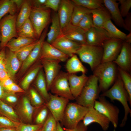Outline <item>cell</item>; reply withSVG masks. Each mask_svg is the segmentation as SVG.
I'll list each match as a JSON object with an SVG mask.
<instances>
[{
	"instance_id": "cell-1",
	"label": "cell",
	"mask_w": 131,
	"mask_h": 131,
	"mask_svg": "<svg viewBox=\"0 0 131 131\" xmlns=\"http://www.w3.org/2000/svg\"><path fill=\"white\" fill-rule=\"evenodd\" d=\"M100 96L107 97L111 100H117L121 103L124 108V115L120 126L125 124L128 115H131V110L129 106L130 99L128 94L118 73L116 79L113 85L110 89L103 92Z\"/></svg>"
},
{
	"instance_id": "cell-2",
	"label": "cell",
	"mask_w": 131,
	"mask_h": 131,
	"mask_svg": "<svg viewBox=\"0 0 131 131\" xmlns=\"http://www.w3.org/2000/svg\"><path fill=\"white\" fill-rule=\"evenodd\" d=\"M93 72L98 80L100 91L103 92L114 83L118 74V67L113 62L101 63Z\"/></svg>"
},
{
	"instance_id": "cell-3",
	"label": "cell",
	"mask_w": 131,
	"mask_h": 131,
	"mask_svg": "<svg viewBox=\"0 0 131 131\" xmlns=\"http://www.w3.org/2000/svg\"><path fill=\"white\" fill-rule=\"evenodd\" d=\"M98 80L94 75L88 78L79 96L76 99L77 103L87 107L94 106L95 101L99 96Z\"/></svg>"
},
{
	"instance_id": "cell-4",
	"label": "cell",
	"mask_w": 131,
	"mask_h": 131,
	"mask_svg": "<svg viewBox=\"0 0 131 131\" xmlns=\"http://www.w3.org/2000/svg\"><path fill=\"white\" fill-rule=\"evenodd\" d=\"M88 110V107L77 103L69 102L67 104L61 122L67 129L76 127L83 120Z\"/></svg>"
},
{
	"instance_id": "cell-5",
	"label": "cell",
	"mask_w": 131,
	"mask_h": 131,
	"mask_svg": "<svg viewBox=\"0 0 131 131\" xmlns=\"http://www.w3.org/2000/svg\"><path fill=\"white\" fill-rule=\"evenodd\" d=\"M102 47L87 44H82L76 52L82 62L88 64L92 71L101 63Z\"/></svg>"
},
{
	"instance_id": "cell-6",
	"label": "cell",
	"mask_w": 131,
	"mask_h": 131,
	"mask_svg": "<svg viewBox=\"0 0 131 131\" xmlns=\"http://www.w3.org/2000/svg\"><path fill=\"white\" fill-rule=\"evenodd\" d=\"M50 9L45 7H31L29 19L38 40L50 21Z\"/></svg>"
},
{
	"instance_id": "cell-7",
	"label": "cell",
	"mask_w": 131,
	"mask_h": 131,
	"mask_svg": "<svg viewBox=\"0 0 131 131\" xmlns=\"http://www.w3.org/2000/svg\"><path fill=\"white\" fill-rule=\"evenodd\" d=\"M17 16L16 14H9L4 16L0 21L1 49L5 47L7 44L12 39L18 37L16 25Z\"/></svg>"
},
{
	"instance_id": "cell-8",
	"label": "cell",
	"mask_w": 131,
	"mask_h": 131,
	"mask_svg": "<svg viewBox=\"0 0 131 131\" xmlns=\"http://www.w3.org/2000/svg\"><path fill=\"white\" fill-rule=\"evenodd\" d=\"M98 99L95 101L94 107L107 118L116 128L118 124L119 109L107 100L105 97L100 96Z\"/></svg>"
},
{
	"instance_id": "cell-9",
	"label": "cell",
	"mask_w": 131,
	"mask_h": 131,
	"mask_svg": "<svg viewBox=\"0 0 131 131\" xmlns=\"http://www.w3.org/2000/svg\"><path fill=\"white\" fill-rule=\"evenodd\" d=\"M68 75L67 73L60 71L52 82L49 90L52 94L69 100H74L75 99L70 90Z\"/></svg>"
},
{
	"instance_id": "cell-10",
	"label": "cell",
	"mask_w": 131,
	"mask_h": 131,
	"mask_svg": "<svg viewBox=\"0 0 131 131\" xmlns=\"http://www.w3.org/2000/svg\"><path fill=\"white\" fill-rule=\"evenodd\" d=\"M50 98L45 105L57 122H61L69 100L49 93Z\"/></svg>"
},
{
	"instance_id": "cell-11",
	"label": "cell",
	"mask_w": 131,
	"mask_h": 131,
	"mask_svg": "<svg viewBox=\"0 0 131 131\" xmlns=\"http://www.w3.org/2000/svg\"><path fill=\"white\" fill-rule=\"evenodd\" d=\"M123 41L110 38L104 43L102 48L103 54L101 63L113 62L121 51Z\"/></svg>"
},
{
	"instance_id": "cell-12",
	"label": "cell",
	"mask_w": 131,
	"mask_h": 131,
	"mask_svg": "<svg viewBox=\"0 0 131 131\" xmlns=\"http://www.w3.org/2000/svg\"><path fill=\"white\" fill-rule=\"evenodd\" d=\"M40 59L42 67L44 69L48 91L50 90L53 81L60 71L61 66L60 63L61 61L57 60Z\"/></svg>"
},
{
	"instance_id": "cell-13",
	"label": "cell",
	"mask_w": 131,
	"mask_h": 131,
	"mask_svg": "<svg viewBox=\"0 0 131 131\" xmlns=\"http://www.w3.org/2000/svg\"><path fill=\"white\" fill-rule=\"evenodd\" d=\"M85 34L86 44L101 47L111 38L105 29L94 26L86 32Z\"/></svg>"
},
{
	"instance_id": "cell-14",
	"label": "cell",
	"mask_w": 131,
	"mask_h": 131,
	"mask_svg": "<svg viewBox=\"0 0 131 131\" xmlns=\"http://www.w3.org/2000/svg\"><path fill=\"white\" fill-rule=\"evenodd\" d=\"M88 108V111L83 120L84 125L87 127L92 123H96L99 124L103 130H107L110 123L109 119L96 110L93 106H90Z\"/></svg>"
},
{
	"instance_id": "cell-15",
	"label": "cell",
	"mask_w": 131,
	"mask_h": 131,
	"mask_svg": "<svg viewBox=\"0 0 131 131\" xmlns=\"http://www.w3.org/2000/svg\"><path fill=\"white\" fill-rule=\"evenodd\" d=\"M51 44L69 57L76 54L82 45L65 37L61 34Z\"/></svg>"
},
{
	"instance_id": "cell-16",
	"label": "cell",
	"mask_w": 131,
	"mask_h": 131,
	"mask_svg": "<svg viewBox=\"0 0 131 131\" xmlns=\"http://www.w3.org/2000/svg\"><path fill=\"white\" fill-rule=\"evenodd\" d=\"M85 32L70 22L61 30V34L65 37L81 44H86Z\"/></svg>"
},
{
	"instance_id": "cell-17",
	"label": "cell",
	"mask_w": 131,
	"mask_h": 131,
	"mask_svg": "<svg viewBox=\"0 0 131 131\" xmlns=\"http://www.w3.org/2000/svg\"><path fill=\"white\" fill-rule=\"evenodd\" d=\"M113 62L118 67L130 73L131 71V44L123 41L119 55Z\"/></svg>"
},
{
	"instance_id": "cell-18",
	"label": "cell",
	"mask_w": 131,
	"mask_h": 131,
	"mask_svg": "<svg viewBox=\"0 0 131 131\" xmlns=\"http://www.w3.org/2000/svg\"><path fill=\"white\" fill-rule=\"evenodd\" d=\"M69 57L46 41L43 42L39 59L57 60L64 62Z\"/></svg>"
},
{
	"instance_id": "cell-19",
	"label": "cell",
	"mask_w": 131,
	"mask_h": 131,
	"mask_svg": "<svg viewBox=\"0 0 131 131\" xmlns=\"http://www.w3.org/2000/svg\"><path fill=\"white\" fill-rule=\"evenodd\" d=\"M74 5L72 0H61L57 13L61 30L70 22Z\"/></svg>"
},
{
	"instance_id": "cell-20",
	"label": "cell",
	"mask_w": 131,
	"mask_h": 131,
	"mask_svg": "<svg viewBox=\"0 0 131 131\" xmlns=\"http://www.w3.org/2000/svg\"><path fill=\"white\" fill-rule=\"evenodd\" d=\"M48 27L44 30L38 41L33 49L25 59L23 62L21 71L24 72L33 63L39 59L43 42L47 36Z\"/></svg>"
},
{
	"instance_id": "cell-21",
	"label": "cell",
	"mask_w": 131,
	"mask_h": 131,
	"mask_svg": "<svg viewBox=\"0 0 131 131\" xmlns=\"http://www.w3.org/2000/svg\"><path fill=\"white\" fill-rule=\"evenodd\" d=\"M88 77L85 74H82L79 76L75 74H68L69 85L72 94L75 100L80 94Z\"/></svg>"
},
{
	"instance_id": "cell-22",
	"label": "cell",
	"mask_w": 131,
	"mask_h": 131,
	"mask_svg": "<svg viewBox=\"0 0 131 131\" xmlns=\"http://www.w3.org/2000/svg\"><path fill=\"white\" fill-rule=\"evenodd\" d=\"M116 0H103L104 5L109 12L115 23L120 27L124 28V20L119 8V3Z\"/></svg>"
},
{
	"instance_id": "cell-23",
	"label": "cell",
	"mask_w": 131,
	"mask_h": 131,
	"mask_svg": "<svg viewBox=\"0 0 131 131\" xmlns=\"http://www.w3.org/2000/svg\"><path fill=\"white\" fill-rule=\"evenodd\" d=\"M36 108L32 105L29 99L24 96L22 98L19 106L18 111L23 120L30 123L32 122L33 115Z\"/></svg>"
},
{
	"instance_id": "cell-24",
	"label": "cell",
	"mask_w": 131,
	"mask_h": 131,
	"mask_svg": "<svg viewBox=\"0 0 131 131\" xmlns=\"http://www.w3.org/2000/svg\"><path fill=\"white\" fill-rule=\"evenodd\" d=\"M5 62L6 69L9 77L11 79L14 78L20 67L21 63L15 52L9 50L6 53Z\"/></svg>"
},
{
	"instance_id": "cell-25",
	"label": "cell",
	"mask_w": 131,
	"mask_h": 131,
	"mask_svg": "<svg viewBox=\"0 0 131 131\" xmlns=\"http://www.w3.org/2000/svg\"><path fill=\"white\" fill-rule=\"evenodd\" d=\"M91 14L94 26L103 28L104 23L108 20L111 19L110 15L106 8L91 10Z\"/></svg>"
},
{
	"instance_id": "cell-26",
	"label": "cell",
	"mask_w": 131,
	"mask_h": 131,
	"mask_svg": "<svg viewBox=\"0 0 131 131\" xmlns=\"http://www.w3.org/2000/svg\"><path fill=\"white\" fill-rule=\"evenodd\" d=\"M66 68L67 73L69 74H75L79 72L86 74L87 71V68L82 64L76 54L67 60Z\"/></svg>"
},
{
	"instance_id": "cell-27",
	"label": "cell",
	"mask_w": 131,
	"mask_h": 131,
	"mask_svg": "<svg viewBox=\"0 0 131 131\" xmlns=\"http://www.w3.org/2000/svg\"><path fill=\"white\" fill-rule=\"evenodd\" d=\"M36 77L35 84L36 90L46 103L49 100L50 96L49 93L48 92L44 74L42 68Z\"/></svg>"
},
{
	"instance_id": "cell-28",
	"label": "cell",
	"mask_w": 131,
	"mask_h": 131,
	"mask_svg": "<svg viewBox=\"0 0 131 131\" xmlns=\"http://www.w3.org/2000/svg\"><path fill=\"white\" fill-rule=\"evenodd\" d=\"M61 29L57 13H56L53 15L52 23L50 29L47 34L46 41L51 44L60 34Z\"/></svg>"
},
{
	"instance_id": "cell-29",
	"label": "cell",
	"mask_w": 131,
	"mask_h": 131,
	"mask_svg": "<svg viewBox=\"0 0 131 131\" xmlns=\"http://www.w3.org/2000/svg\"><path fill=\"white\" fill-rule=\"evenodd\" d=\"M37 40L18 36L16 38H13L7 44L6 47L9 50L15 52L24 47L32 43Z\"/></svg>"
},
{
	"instance_id": "cell-30",
	"label": "cell",
	"mask_w": 131,
	"mask_h": 131,
	"mask_svg": "<svg viewBox=\"0 0 131 131\" xmlns=\"http://www.w3.org/2000/svg\"><path fill=\"white\" fill-rule=\"evenodd\" d=\"M31 9V6L30 0H24L19 14L17 16L16 22L17 29L29 18Z\"/></svg>"
},
{
	"instance_id": "cell-31",
	"label": "cell",
	"mask_w": 131,
	"mask_h": 131,
	"mask_svg": "<svg viewBox=\"0 0 131 131\" xmlns=\"http://www.w3.org/2000/svg\"><path fill=\"white\" fill-rule=\"evenodd\" d=\"M103 28L108 33L110 37L125 41L127 35L117 28L112 22L111 19L104 24Z\"/></svg>"
},
{
	"instance_id": "cell-32",
	"label": "cell",
	"mask_w": 131,
	"mask_h": 131,
	"mask_svg": "<svg viewBox=\"0 0 131 131\" xmlns=\"http://www.w3.org/2000/svg\"><path fill=\"white\" fill-rule=\"evenodd\" d=\"M17 32L18 36L38 40L36 38L33 27L29 18L17 29Z\"/></svg>"
},
{
	"instance_id": "cell-33",
	"label": "cell",
	"mask_w": 131,
	"mask_h": 131,
	"mask_svg": "<svg viewBox=\"0 0 131 131\" xmlns=\"http://www.w3.org/2000/svg\"><path fill=\"white\" fill-rule=\"evenodd\" d=\"M91 10L83 6L75 5L70 22L73 25L77 26L86 15L90 13Z\"/></svg>"
},
{
	"instance_id": "cell-34",
	"label": "cell",
	"mask_w": 131,
	"mask_h": 131,
	"mask_svg": "<svg viewBox=\"0 0 131 131\" xmlns=\"http://www.w3.org/2000/svg\"><path fill=\"white\" fill-rule=\"evenodd\" d=\"M17 11V7L12 0H0V21L7 14L14 15Z\"/></svg>"
},
{
	"instance_id": "cell-35",
	"label": "cell",
	"mask_w": 131,
	"mask_h": 131,
	"mask_svg": "<svg viewBox=\"0 0 131 131\" xmlns=\"http://www.w3.org/2000/svg\"><path fill=\"white\" fill-rule=\"evenodd\" d=\"M0 114L15 122L20 123L18 114L12 107L0 99Z\"/></svg>"
},
{
	"instance_id": "cell-36",
	"label": "cell",
	"mask_w": 131,
	"mask_h": 131,
	"mask_svg": "<svg viewBox=\"0 0 131 131\" xmlns=\"http://www.w3.org/2000/svg\"><path fill=\"white\" fill-rule=\"evenodd\" d=\"M42 67L41 62H39L33 69L25 77L21 83V88L25 90L28 88L30 84L36 77Z\"/></svg>"
},
{
	"instance_id": "cell-37",
	"label": "cell",
	"mask_w": 131,
	"mask_h": 131,
	"mask_svg": "<svg viewBox=\"0 0 131 131\" xmlns=\"http://www.w3.org/2000/svg\"><path fill=\"white\" fill-rule=\"evenodd\" d=\"M75 5L82 6L90 10L104 8L103 0H72Z\"/></svg>"
},
{
	"instance_id": "cell-38",
	"label": "cell",
	"mask_w": 131,
	"mask_h": 131,
	"mask_svg": "<svg viewBox=\"0 0 131 131\" xmlns=\"http://www.w3.org/2000/svg\"><path fill=\"white\" fill-rule=\"evenodd\" d=\"M118 73L123 82L129 98V104L131 105V75L128 72L118 67Z\"/></svg>"
},
{
	"instance_id": "cell-39",
	"label": "cell",
	"mask_w": 131,
	"mask_h": 131,
	"mask_svg": "<svg viewBox=\"0 0 131 131\" xmlns=\"http://www.w3.org/2000/svg\"><path fill=\"white\" fill-rule=\"evenodd\" d=\"M38 40L25 46L15 52L17 57L22 63L27 58L37 43Z\"/></svg>"
},
{
	"instance_id": "cell-40",
	"label": "cell",
	"mask_w": 131,
	"mask_h": 131,
	"mask_svg": "<svg viewBox=\"0 0 131 131\" xmlns=\"http://www.w3.org/2000/svg\"><path fill=\"white\" fill-rule=\"evenodd\" d=\"M30 101L32 105L39 108L45 105V101L41 96L35 89L32 88L30 90Z\"/></svg>"
},
{
	"instance_id": "cell-41",
	"label": "cell",
	"mask_w": 131,
	"mask_h": 131,
	"mask_svg": "<svg viewBox=\"0 0 131 131\" xmlns=\"http://www.w3.org/2000/svg\"><path fill=\"white\" fill-rule=\"evenodd\" d=\"M77 26L85 32L93 27L91 14L86 15L79 22Z\"/></svg>"
},
{
	"instance_id": "cell-42",
	"label": "cell",
	"mask_w": 131,
	"mask_h": 131,
	"mask_svg": "<svg viewBox=\"0 0 131 131\" xmlns=\"http://www.w3.org/2000/svg\"><path fill=\"white\" fill-rule=\"evenodd\" d=\"M57 121L50 112L43 124L42 131H55L56 128Z\"/></svg>"
},
{
	"instance_id": "cell-43",
	"label": "cell",
	"mask_w": 131,
	"mask_h": 131,
	"mask_svg": "<svg viewBox=\"0 0 131 131\" xmlns=\"http://www.w3.org/2000/svg\"><path fill=\"white\" fill-rule=\"evenodd\" d=\"M48 110L45 104L40 110L36 115L35 119L36 124H44L48 115Z\"/></svg>"
},
{
	"instance_id": "cell-44",
	"label": "cell",
	"mask_w": 131,
	"mask_h": 131,
	"mask_svg": "<svg viewBox=\"0 0 131 131\" xmlns=\"http://www.w3.org/2000/svg\"><path fill=\"white\" fill-rule=\"evenodd\" d=\"M43 125L27 124L20 123L16 128V131H39L42 129Z\"/></svg>"
},
{
	"instance_id": "cell-45",
	"label": "cell",
	"mask_w": 131,
	"mask_h": 131,
	"mask_svg": "<svg viewBox=\"0 0 131 131\" xmlns=\"http://www.w3.org/2000/svg\"><path fill=\"white\" fill-rule=\"evenodd\" d=\"M20 123L15 122L0 114V127L16 128Z\"/></svg>"
},
{
	"instance_id": "cell-46",
	"label": "cell",
	"mask_w": 131,
	"mask_h": 131,
	"mask_svg": "<svg viewBox=\"0 0 131 131\" xmlns=\"http://www.w3.org/2000/svg\"><path fill=\"white\" fill-rule=\"evenodd\" d=\"M118 1L120 4V11L122 17H126L129 13L131 7V0H118Z\"/></svg>"
},
{
	"instance_id": "cell-47",
	"label": "cell",
	"mask_w": 131,
	"mask_h": 131,
	"mask_svg": "<svg viewBox=\"0 0 131 131\" xmlns=\"http://www.w3.org/2000/svg\"><path fill=\"white\" fill-rule=\"evenodd\" d=\"M1 100L11 106L16 103L18 101V98L14 93L6 91L4 96Z\"/></svg>"
},
{
	"instance_id": "cell-48",
	"label": "cell",
	"mask_w": 131,
	"mask_h": 131,
	"mask_svg": "<svg viewBox=\"0 0 131 131\" xmlns=\"http://www.w3.org/2000/svg\"><path fill=\"white\" fill-rule=\"evenodd\" d=\"M61 1L60 0H46L44 6L56 12L58 10Z\"/></svg>"
},
{
	"instance_id": "cell-49",
	"label": "cell",
	"mask_w": 131,
	"mask_h": 131,
	"mask_svg": "<svg viewBox=\"0 0 131 131\" xmlns=\"http://www.w3.org/2000/svg\"><path fill=\"white\" fill-rule=\"evenodd\" d=\"M5 90L7 92L14 93L17 92L24 93L25 92L24 90L15 83L7 88Z\"/></svg>"
},
{
	"instance_id": "cell-50",
	"label": "cell",
	"mask_w": 131,
	"mask_h": 131,
	"mask_svg": "<svg viewBox=\"0 0 131 131\" xmlns=\"http://www.w3.org/2000/svg\"><path fill=\"white\" fill-rule=\"evenodd\" d=\"M65 131H87V127L85 126L82 122H80L77 126L72 129H67L63 128Z\"/></svg>"
},
{
	"instance_id": "cell-51",
	"label": "cell",
	"mask_w": 131,
	"mask_h": 131,
	"mask_svg": "<svg viewBox=\"0 0 131 131\" xmlns=\"http://www.w3.org/2000/svg\"><path fill=\"white\" fill-rule=\"evenodd\" d=\"M46 0H30L31 7L40 8L45 7Z\"/></svg>"
},
{
	"instance_id": "cell-52",
	"label": "cell",
	"mask_w": 131,
	"mask_h": 131,
	"mask_svg": "<svg viewBox=\"0 0 131 131\" xmlns=\"http://www.w3.org/2000/svg\"><path fill=\"white\" fill-rule=\"evenodd\" d=\"M124 28L126 30L131 32V14L129 13L124 20Z\"/></svg>"
},
{
	"instance_id": "cell-53",
	"label": "cell",
	"mask_w": 131,
	"mask_h": 131,
	"mask_svg": "<svg viewBox=\"0 0 131 131\" xmlns=\"http://www.w3.org/2000/svg\"><path fill=\"white\" fill-rule=\"evenodd\" d=\"M1 82L5 90L7 88L14 83L10 77L8 78Z\"/></svg>"
},
{
	"instance_id": "cell-54",
	"label": "cell",
	"mask_w": 131,
	"mask_h": 131,
	"mask_svg": "<svg viewBox=\"0 0 131 131\" xmlns=\"http://www.w3.org/2000/svg\"><path fill=\"white\" fill-rule=\"evenodd\" d=\"M10 77L6 71L4 69H0V81L2 82Z\"/></svg>"
},
{
	"instance_id": "cell-55",
	"label": "cell",
	"mask_w": 131,
	"mask_h": 131,
	"mask_svg": "<svg viewBox=\"0 0 131 131\" xmlns=\"http://www.w3.org/2000/svg\"><path fill=\"white\" fill-rule=\"evenodd\" d=\"M15 4L17 8V11L20 10L24 0H12Z\"/></svg>"
},
{
	"instance_id": "cell-56",
	"label": "cell",
	"mask_w": 131,
	"mask_h": 131,
	"mask_svg": "<svg viewBox=\"0 0 131 131\" xmlns=\"http://www.w3.org/2000/svg\"><path fill=\"white\" fill-rule=\"evenodd\" d=\"M6 91L4 90L2 84L1 82L0 81V99H2L4 96Z\"/></svg>"
},
{
	"instance_id": "cell-57",
	"label": "cell",
	"mask_w": 131,
	"mask_h": 131,
	"mask_svg": "<svg viewBox=\"0 0 131 131\" xmlns=\"http://www.w3.org/2000/svg\"><path fill=\"white\" fill-rule=\"evenodd\" d=\"M5 48V47L3 48L0 51V62L4 59L5 57L6 53Z\"/></svg>"
},
{
	"instance_id": "cell-58",
	"label": "cell",
	"mask_w": 131,
	"mask_h": 131,
	"mask_svg": "<svg viewBox=\"0 0 131 131\" xmlns=\"http://www.w3.org/2000/svg\"><path fill=\"white\" fill-rule=\"evenodd\" d=\"M0 131H16V128L0 127Z\"/></svg>"
},
{
	"instance_id": "cell-59",
	"label": "cell",
	"mask_w": 131,
	"mask_h": 131,
	"mask_svg": "<svg viewBox=\"0 0 131 131\" xmlns=\"http://www.w3.org/2000/svg\"><path fill=\"white\" fill-rule=\"evenodd\" d=\"M55 131H65L62 127L59 122H57L56 128Z\"/></svg>"
},
{
	"instance_id": "cell-60",
	"label": "cell",
	"mask_w": 131,
	"mask_h": 131,
	"mask_svg": "<svg viewBox=\"0 0 131 131\" xmlns=\"http://www.w3.org/2000/svg\"><path fill=\"white\" fill-rule=\"evenodd\" d=\"M127 43L131 44V32H129L128 35H127L126 39L125 41Z\"/></svg>"
},
{
	"instance_id": "cell-61",
	"label": "cell",
	"mask_w": 131,
	"mask_h": 131,
	"mask_svg": "<svg viewBox=\"0 0 131 131\" xmlns=\"http://www.w3.org/2000/svg\"><path fill=\"white\" fill-rule=\"evenodd\" d=\"M5 59L1 61L0 62V69H2L6 70L5 66Z\"/></svg>"
},
{
	"instance_id": "cell-62",
	"label": "cell",
	"mask_w": 131,
	"mask_h": 131,
	"mask_svg": "<svg viewBox=\"0 0 131 131\" xmlns=\"http://www.w3.org/2000/svg\"><path fill=\"white\" fill-rule=\"evenodd\" d=\"M1 40V36L0 33V44Z\"/></svg>"
},
{
	"instance_id": "cell-63",
	"label": "cell",
	"mask_w": 131,
	"mask_h": 131,
	"mask_svg": "<svg viewBox=\"0 0 131 131\" xmlns=\"http://www.w3.org/2000/svg\"><path fill=\"white\" fill-rule=\"evenodd\" d=\"M41 129V130H40V131H42Z\"/></svg>"
}]
</instances>
